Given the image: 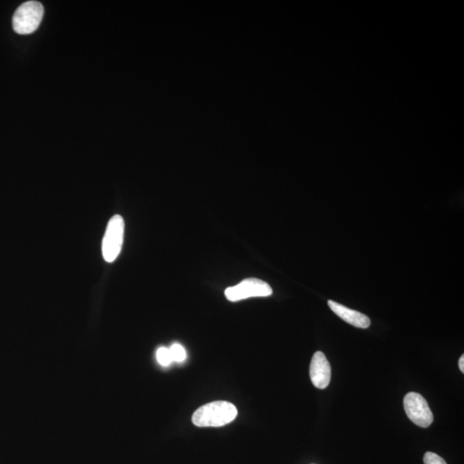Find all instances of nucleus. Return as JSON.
<instances>
[{"instance_id": "1", "label": "nucleus", "mask_w": 464, "mask_h": 464, "mask_svg": "<svg viewBox=\"0 0 464 464\" xmlns=\"http://www.w3.org/2000/svg\"><path fill=\"white\" fill-rule=\"evenodd\" d=\"M237 409L230 402L217 401L203 405L192 415V421L199 428H219L232 422Z\"/></svg>"}, {"instance_id": "2", "label": "nucleus", "mask_w": 464, "mask_h": 464, "mask_svg": "<svg viewBox=\"0 0 464 464\" xmlns=\"http://www.w3.org/2000/svg\"><path fill=\"white\" fill-rule=\"evenodd\" d=\"M44 8L41 3L27 1L16 9L12 19L13 29L19 34L33 33L43 20Z\"/></svg>"}, {"instance_id": "3", "label": "nucleus", "mask_w": 464, "mask_h": 464, "mask_svg": "<svg viewBox=\"0 0 464 464\" xmlns=\"http://www.w3.org/2000/svg\"><path fill=\"white\" fill-rule=\"evenodd\" d=\"M125 222L122 216L115 215L109 220L102 241V254L107 263H113L122 250Z\"/></svg>"}, {"instance_id": "4", "label": "nucleus", "mask_w": 464, "mask_h": 464, "mask_svg": "<svg viewBox=\"0 0 464 464\" xmlns=\"http://www.w3.org/2000/svg\"><path fill=\"white\" fill-rule=\"evenodd\" d=\"M273 294L269 285L259 278H245L241 283L226 289L225 295L230 302L250 298L268 297Z\"/></svg>"}, {"instance_id": "5", "label": "nucleus", "mask_w": 464, "mask_h": 464, "mask_svg": "<svg viewBox=\"0 0 464 464\" xmlns=\"http://www.w3.org/2000/svg\"><path fill=\"white\" fill-rule=\"evenodd\" d=\"M404 409L408 417L415 425L426 428L433 422V415L428 401L421 395L410 392L405 395Z\"/></svg>"}, {"instance_id": "6", "label": "nucleus", "mask_w": 464, "mask_h": 464, "mask_svg": "<svg viewBox=\"0 0 464 464\" xmlns=\"http://www.w3.org/2000/svg\"><path fill=\"white\" fill-rule=\"evenodd\" d=\"M309 376L316 388L323 390L328 387L331 379V367L324 353L316 352L313 355L309 366Z\"/></svg>"}, {"instance_id": "7", "label": "nucleus", "mask_w": 464, "mask_h": 464, "mask_svg": "<svg viewBox=\"0 0 464 464\" xmlns=\"http://www.w3.org/2000/svg\"><path fill=\"white\" fill-rule=\"evenodd\" d=\"M328 305L329 308L332 309L333 313H335L339 318H342L349 324L356 327L360 329H367L371 325V320L366 315L362 314L357 311H353L349 308L346 307L342 305L338 304L333 300H329Z\"/></svg>"}, {"instance_id": "8", "label": "nucleus", "mask_w": 464, "mask_h": 464, "mask_svg": "<svg viewBox=\"0 0 464 464\" xmlns=\"http://www.w3.org/2000/svg\"><path fill=\"white\" fill-rule=\"evenodd\" d=\"M172 361H177V362H184L187 357L184 347L180 344H173L170 349Z\"/></svg>"}, {"instance_id": "9", "label": "nucleus", "mask_w": 464, "mask_h": 464, "mask_svg": "<svg viewBox=\"0 0 464 464\" xmlns=\"http://www.w3.org/2000/svg\"><path fill=\"white\" fill-rule=\"evenodd\" d=\"M157 360L158 363L163 366H170L172 362L171 355L170 349H166V347H160L157 351Z\"/></svg>"}, {"instance_id": "10", "label": "nucleus", "mask_w": 464, "mask_h": 464, "mask_svg": "<svg viewBox=\"0 0 464 464\" xmlns=\"http://www.w3.org/2000/svg\"><path fill=\"white\" fill-rule=\"evenodd\" d=\"M423 461H424V464H447L441 456L432 452H426Z\"/></svg>"}, {"instance_id": "11", "label": "nucleus", "mask_w": 464, "mask_h": 464, "mask_svg": "<svg viewBox=\"0 0 464 464\" xmlns=\"http://www.w3.org/2000/svg\"><path fill=\"white\" fill-rule=\"evenodd\" d=\"M459 364L460 371H462L463 373H464V356L463 355L461 356Z\"/></svg>"}]
</instances>
